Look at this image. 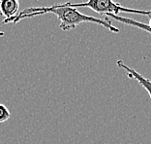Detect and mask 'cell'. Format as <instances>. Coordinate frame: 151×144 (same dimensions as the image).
Here are the masks:
<instances>
[{
    "label": "cell",
    "instance_id": "cell-1",
    "mask_svg": "<svg viewBox=\"0 0 151 144\" xmlns=\"http://www.w3.org/2000/svg\"><path fill=\"white\" fill-rule=\"evenodd\" d=\"M45 14H53L56 16V18L60 20V28L64 31H69V30L75 29L81 23H90L99 25L105 28L109 29V31L113 33H118L120 30L112 25L111 20L108 17H105L104 19H98L95 17H91L85 14L81 13L77 8L71 7L68 2L62 3V4H53L51 6L47 7H29L22 11H20L15 18L8 20H3L2 23H18L23 19H29L33 17L42 16Z\"/></svg>",
    "mask_w": 151,
    "mask_h": 144
},
{
    "label": "cell",
    "instance_id": "cell-2",
    "mask_svg": "<svg viewBox=\"0 0 151 144\" xmlns=\"http://www.w3.org/2000/svg\"><path fill=\"white\" fill-rule=\"evenodd\" d=\"M71 7L73 8H88L91 9L98 14H103V15H115L118 16L120 13H129V14H137V15L146 16L150 19L151 18V10H137L133 8H128L120 5L119 3L115 2L114 0H87L82 3H73L68 2Z\"/></svg>",
    "mask_w": 151,
    "mask_h": 144
},
{
    "label": "cell",
    "instance_id": "cell-3",
    "mask_svg": "<svg viewBox=\"0 0 151 144\" xmlns=\"http://www.w3.org/2000/svg\"><path fill=\"white\" fill-rule=\"evenodd\" d=\"M116 65H117L119 68H121V69L125 70L126 73H127V76H128L129 78L134 79V80H136L137 82H138V83L147 92V94H148L149 97L151 99V80L150 79L145 78L143 75L139 73L136 69H134V68H131L130 66L126 65V64L124 63V61H123L122 60H118L117 61H116Z\"/></svg>",
    "mask_w": 151,
    "mask_h": 144
},
{
    "label": "cell",
    "instance_id": "cell-4",
    "mask_svg": "<svg viewBox=\"0 0 151 144\" xmlns=\"http://www.w3.org/2000/svg\"><path fill=\"white\" fill-rule=\"evenodd\" d=\"M19 0H0V16L4 20H11L19 14Z\"/></svg>",
    "mask_w": 151,
    "mask_h": 144
},
{
    "label": "cell",
    "instance_id": "cell-5",
    "mask_svg": "<svg viewBox=\"0 0 151 144\" xmlns=\"http://www.w3.org/2000/svg\"><path fill=\"white\" fill-rule=\"evenodd\" d=\"M11 117V113L4 104L0 103V123H4Z\"/></svg>",
    "mask_w": 151,
    "mask_h": 144
},
{
    "label": "cell",
    "instance_id": "cell-6",
    "mask_svg": "<svg viewBox=\"0 0 151 144\" xmlns=\"http://www.w3.org/2000/svg\"><path fill=\"white\" fill-rule=\"evenodd\" d=\"M4 35H5V32L2 31V30H0V37H2V36H4Z\"/></svg>",
    "mask_w": 151,
    "mask_h": 144
}]
</instances>
